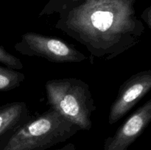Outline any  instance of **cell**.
I'll use <instances>...</instances> for the list:
<instances>
[{"instance_id":"ba28073f","label":"cell","mask_w":151,"mask_h":150,"mask_svg":"<svg viewBox=\"0 0 151 150\" xmlns=\"http://www.w3.org/2000/svg\"><path fill=\"white\" fill-rule=\"evenodd\" d=\"M25 76L19 71L0 66V91H12L20 86Z\"/></svg>"},{"instance_id":"8992f818","label":"cell","mask_w":151,"mask_h":150,"mask_svg":"<svg viewBox=\"0 0 151 150\" xmlns=\"http://www.w3.org/2000/svg\"><path fill=\"white\" fill-rule=\"evenodd\" d=\"M151 120V99L135 110L114 134L105 140L103 150H128Z\"/></svg>"},{"instance_id":"9c48e42d","label":"cell","mask_w":151,"mask_h":150,"mask_svg":"<svg viewBox=\"0 0 151 150\" xmlns=\"http://www.w3.org/2000/svg\"><path fill=\"white\" fill-rule=\"evenodd\" d=\"M82 0H52L44 7L39 14L40 16L44 15L52 14L55 13H60L66 9L75 5Z\"/></svg>"},{"instance_id":"3957f363","label":"cell","mask_w":151,"mask_h":150,"mask_svg":"<svg viewBox=\"0 0 151 150\" xmlns=\"http://www.w3.org/2000/svg\"><path fill=\"white\" fill-rule=\"evenodd\" d=\"M47 104L76 125L79 130L92 128L91 116L97 109L88 84L77 78L50 79L45 84Z\"/></svg>"},{"instance_id":"6da1fadb","label":"cell","mask_w":151,"mask_h":150,"mask_svg":"<svg viewBox=\"0 0 151 150\" xmlns=\"http://www.w3.org/2000/svg\"><path fill=\"white\" fill-rule=\"evenodd\" d=\"M136 0H83L60 13L55 27L81 43L91 57L110 60L140 42L145 27Z\"/></svg>"},{"instance_id":"30bf717a","label":"cell","mask_w":151,"mask_h":150,"mask_svg":"<svg viewBox=\"0 0 151 150\" xmlns=\"http://www.w3.org/2000/svg\"><path fill=\"white\" fill-rule=\"evenodd\" d=\"M0 63L4 64L6 67L17 71L24 67L22 62L18 57L8 52L1 46H0Z\"/></svg>"},{"instance_id":"52a82bcc","label":"cell","mask_w":151,"mask_h":150,"mask_svg":"<svg viewBox=\"0 0 151 150\" xmlns=\"http://www.w3.org/2000/svg\"><path fill=\"white\" fill-rule=\"evenodd\" d=\"M32 117L24 101L0 106V146Z\"/></svg>"},{"instance_id":"8fae6325","label":"cell","mask_w":151,"mask_h":150,"mask_svg":"<svg viewBox=\"0 0 151 150\" xmlns=\"http://www.w3.org/2000/svg\"><path fill=\"white\" fill-rule=\"evenodd\" d=\"M142 19H143L148 28H151V7L149 6L143 11L141 15Z\"/></svg>"},{"instance_id":"7c38bea8","label":"cell","mask_w":151,"mask_h":150,"mask_svg":"<svg viewBox=\"0 0 151 150\" xmlns=\"http://www.w3.org/2000/svg\"><path fill=\"white\" fill-rule=\"evenodd\" d=\"M55 150H77V149L75 144L70 143V144H68L66 145L63 146V147H60V148Z\"/></svg>"},{"instance_id":"7a4b0ae2","label":"cell","mask_w":151,"mask_h":150,"mask_svg":"<svg viewBox=\"0 0 151 150\" xmlns=\"http://www.w3.org/2000/svg\"><path fill=\"white\" fill-rule=\"evenodd\" d=\"M78 131L76 125L50 107L32 116L0 146V150H47L65 142Z\"/></svg>"},{"instance_id":"5b68a950","label":"cell","mask_w":151,"mask_h":150,"mask_svg":"<svg viewBox=\"0 0 151 150\" xmlns=\"http://www.w3.org/2000/svg\"><path fill=\"white\" fill-rule=\"evenodd\" d=\"M151 89V69L134 74L119 87L109 110V124L113 125L123 118Z\"/></svg>"},{"instance_id":"277c9868","label":"cell","mask_w":151,"mask_h":150,"mask_svg":"<svg viewBox=\"0 0 151 150\" xmlns=\"http://www.w3.org/2000/svg\"><path fill=\"white\" fill-rule=\"evenodd\" d=\"M14 49L22 55L38 57L55 63H81L85 54L60 38L28 32L16 43Z\"/></svg>"}]
</instances>
